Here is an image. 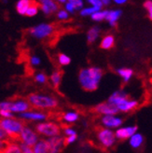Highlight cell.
<instances>
[{
  "label": "cell",
  "mask_w": 152,
  "mask_h": 153,
  "mask_svg": "<svg viewBox=\"0 0 152 153\" xmlns=\"http://www.w3.org/2000/svg\"><path fill=\"white\" fill-rule=\"evenodd\" d=\"M86 1L92 6V7H97L98 10H102L103 9V4L101 3L100 0H86Z\"/></svg>",
  "instance_id": "obj_37"
},
{
  "label": "cell",
  "mask_w": 152,
  "mask_h": 153,
  "mask_svg": "<svg viewBox=\"0 0 152 153\" xmlns=\"http://www.w3.org/2000/svg\"><path fill=\"white\" fill-rule=\"evenodd\" d=\"M100 31H101V29L99 26L90 27L89 29V31L87 32V41L90 44L94 43L100 36Z\"/></svg>",
  "instance_id": "obj_18"
},
{
  "label": "cell",
  "mask_w": 152,
  "mask_h": 153,
  "mask_svg": "<svg viewBox=\"0 0 152 153\" xmlns=\"http://www.w3.org/2000/svg\"><path fill=\"white\" fill-rule=\"evenodd\" d=\"M9 140V138H7V134L4 132V130L0 127V140Z\"/></svg>",
  "instance_id": "obj_42"
},
{
  "label": "cell",
  "mask_w": 152,
  "mask_h": 153,
  "mask_svg": "<svg viewBox=\"0 0 152 153\" xmlns=\"http://www.w3.org/2000/svg\"><path fill=\"white\" fill-rule=\"evenodd\" d=\"M2 2H3L4 4H7V0H2Z\"/></svg>",
  "instance_id": "obj_46"
},
{
  "label": "cell",
  "mask_w": 152,
  "mask_h": 153,
  "mask_svg": "<svg viewBox=\"0 0 152 153\" xmlns=\"http://www.w3.org/2000/svg\"><path fill=\"white\" fill-rule=\"evenodd\" d=\"M20 118L24 120L32 121H43L47 120L48 115L41 110H26L24 112L20 113Z\"/></svg>",
  "instance_id": "obj_8"
},
{
  "label": "cell",
  "mask_w": 152,
  "mask_h": 153,
  "mask_svg": "<svg viewBox=\"0 0 152 153\" xmlns=\"http://www.w3.org/2000/svg\"><path fill=\"white\" fill-rule=\"evenodd\" d=\"M126 98H128V94L125 93V91L122 90H118L116 91H114V93L109 96L108 102L114 105H117L119 103H120L121 101L124 100Z\"/></svg>",
  "instance_id": "obj_17"
},
{
  "label": "cell",
  "mask_w": 152,
  "mask_h": 153,
  "mask_svg": "<svg viewBox=\"0 0 152 153\" xmlns=\"http://www.w3.org/2000/svg\"><path fill=\"white\" fill-rule=\"evenodd\" d=\"M137 131V126H128V127H122L119 128L115 132L116 138L120 140H125L130 137Z\"/></svg>",
  "instance_id": "obj_14"
},
{
  "label": "cell",
  "mask_w": 152,
  "mask_h": 153,
  "mask_svg": "<svg viewBox=\"0 0 152 153\" xmlns=\"http://www.w3.org/2000/svg\"><path fill=\"white\" fill-rule=\"evenodd\" d=\"M34 79L37 84H45V83H47L48 76H46V74H44L42 72H37L35 74Z\"/></svg>",
  "instance_id": "obj_31"
},
{
  "label": "cell",
  "mask_w": 152,
  "mask_h": 153,
  "mask_svg": "<svg viewBox=\"0 0 152 153\" xmlns=\"http://www.w3.org/2000/svg\"><path fill=\"white\" fill-rule=\"evenodd\" d=\"M79 119V114L76 111H68L63 115V120L66 123H74Z\"/></svg>",
  "instance_id": "obj_24"
},
{
  "label": "cell",
  "mask_w": 152,
  "mask_h": 153,
  "mask_svg": "<svg viewBox=\"0 0 152 153\" xmlns=\"http://www.w3.org/2000/svg\"><path fill=\"white\" fill-rule=\"evenodd\" d=\"M65 10L69 13V14H74L76 11H77V10L75 9V7L70 3V2H68V1H66L65 4Z\"/></svg>",
  "instance_id": "obj_38"
},
{
  "label": "cell",
  "mask_w": 152,
  "mask_h": 153,
  "mask_svg": "<svg viewBox=\"0 0 152 153\" xmlns=\"http://www.w3.org/2000/svg\"><path fill=\"white\" fill-rule=\"evenodd\" d=\"M144 142V137L142 134L134 133L131 137H130V144L133 149H138L141 147V145Z\"/></svg>",
  "instance_id": "obj_25"
},
{
  "label": "cell",
  "mask_w": 152,
  "mask_h": 153,
  "mask_svg": "<svg viewBox=\"0 0 152 153\" xmlns=\"http://www.w3.org/2000/svg\"><path fill=\"white\" fill-rule=\"evenodd\" d=\"M96 10H98L97 7L90 6V7H82V9L79 10V14L82 17H88V16H90L93 13H94Z\"/></svg>",
  "instance_id": "obj_29"
},
{
  "label": "cell",
  "mask_w": 152,
  "mask_h": 153,
  "mask_svg": "<svg viewBox=\"0 0 152 153\" xmlns=\"http://www.w3.org/2000/svg\"><path fill=\"white\" fill-rule=\"evenodd\" d=\"M68 2H70L77 10H80L82 7H84V1L83 0H67Z\"/></svg>",
  "instance_id": "obj_33"
},
{
  "label": "cell",
  "mask_w": 152,
  "mask_h": 153,
  "mask_svg": "<svg viewBox=\"0 0 152 153\" xmlns=\"http://www.w3.org/2000/svg\"><path fill=\"white\" fill-rule=\"evenodd\" d=\"M98 140L105 148L112 147L116 141L115 133L109 128H100L97 133Z\"/></svg>",
  "instance_id": "obj_7"
},
{
  "label": "cell",
  "mask_w": 152,
  "mask_h": 153,
  "mask_svg": "<svg viewBox=\"0 0 152 153\" xmlns=\"http://www.w3.org/2000/svg\"><path fill=\"white\" fill-rule=\"evenodd\" d=\"M37 1H39V10L47 16L59 10V4H57L54 0H37Z\"/></svg>",
  "instance_id": "obj_11"
},
{
  "label": "cell",
  "mask_w": 152,
  "mask_h": 153,
  "mask_svg": "<svg viewBox=\"0 0 152 153\" xmlns=\"http://www.w3.org/2000/svg\"><path fill=\"white\" fill-rule=\"evenodd\" d=\"M34 153H49V146L47 140H39L32 147Z\"/></svg>",
  "instance_id": "obj_19"
},
{
  "label": "cell",
  "mask_w": 152,
  "mask_h": 153,
  "mask_svg": "<svg viewBox=\"0 0 152 153\" xmlns=\"http://www.w3.org/2000/svg\"><path fill=\"white\" fill-rule=\"evenodd\" d=\"M100 1L103 4V6H105V7L109 6L112 3V0H100Z\"/></svg>",
  "instance_id": "obj_44"
},
{
  "label": "cell",
  "mask_w": 152,
  "mask_h": 153,
  "mask_svg": "<svg viewBox=\"0 0 152 153\" xmlns=\"http://www.w3.org/2000/svg\"><path fill=\"white\" fill-rule=\"evenodd\" d=\"M76 140H77V134L68 135L66 138L64 139V144H65V146H66V145H69V144L74 143Z\"/></svg>",
  "instance_id": "obj_40"
},
{
  "label": "cell",
  "mask_w": 152,
  "mask_h": 153,
  "mask_svg": "<svg viewBox=\"0 0 152 153\" xmlns=\"http://www.w3.org/2000/svg\"><path fill=\"white\" fill-rule=\"evenodd\" d=\"M112 1L117 5H124L125 3H127L128 0H112Z\"/></svg>",
  "instance_id": "obj_43"
},
{
  "label": "cell",
  "mask_w": 152,
  "mask_h": 153,
  "mask_svg": "<svg viewBox=\"0 0 152 153\" xmlns=\"http://www.w3.org/2000/svg\"><path fill=\"white\" fill-rule=\"evenodd\" d=\"M106 12H108V10H96L94 13H93L92 15H90V18H92V20L94 22H102L105 19Z\"/></svg>",
  "instance_id": "obj_27"
},
{
  "label": "cell",
  "mask_w": 152,
  "mask_h": 153,
  "mask_svg": "<svg viewBox=\"0 0 152 153\" xmlns=\"http://www.w3.org/2000/svg\"><path fill=\"white\" fill-rule=\"evenodd\" d=\"M9 110H10L12 113H22L24 112L28 109H30L31 105L28 103L27 100L24 99H17L14 101H9Z\"/></svg>",
  "instance_id": "obj_10"
},
{
  "label": "cell",
  "mask_w": 152,
  "mask_h": 153,
  "mask_svg": "<svg viewBox=\"0 0 152 153\" xmlns=\"http://www.w3.org/2000/svg\"><path fill=\"white\" fill-rule=\"evenodd\" d=\"M94 111L101 115H117L119 111L118 110L117 106L108 102L101 103L97 105L94 108Z\"/></svg>",
  "instance_id": "obj_12"
},
{
  "label": "cell",
  "mask_w": 152,
  "mask_h": 153,
  "mask_svg": "<svg viewBox=\"0 0 152 153\" xmlns=\"http://www.w3.org/2000/svg\"><path fill=\"white\" fill-rule=\"evenodd\" d=\"M57 18L60 21H66L69 19V13H68L65 9L63 10H58L57 11Z\"/></svg>",
  "instance_id": "obj_32"
},
{
  "label": "cell",
  "mask_w": 152,
  "mask_h": 153,
  "mask_svg": "<svg viewBox=\"0 0 152 153\" xmlns=\"http://www.w3.org/2000/svg\"><path fill=\"white\" fill-rule=\"evenodd\" d=\"M2 153H22L18 141H9Z\"/></svg>",
  "instance_id": "obj_23"
},
{
  "label": "cell",
  "mask_w": 152,
  "mask_h": 153,
  "mask_svg": "<svg viewBox=\"0 0 152 153\" xmlns=\"http://www.w3.org/2000/svg\"><path fill=\"white\" fill-rule=\"evenodd\" d=\"M0 116L2 118H13L14 115L10 110L7 109H0Z\"/></svg>",
  "instance_id": "obj_39"
},
{
  "label": "cell",
  "mask_w": 152,
  "mask_h": 153,
  "mask_svg": "<svg viewBox=\"0 0 152 153\" xmlns=\"http://www.w3.org/2000/svg\"><path fill=\"white\" fill-rule=\"evenodd\" d=\"M24 122L14 118H3L0 120V127L7 134V138L10 141H19L20 133L24 127Z\"/></svg>",
  "instance_id": "obj_3"
},
{
  "label": "cell",
  "mask_w": 152,
  "mask_h": 153,
  "mask_svg": "<svg viewBox=\"0 0 152 153\" xmlns=\"http://www.w3.org/2000/svg\"><path fill=\"white\" fill-rule=\"evenodd\" d=\"M33 0H18L16 4V10L20 15H25L27 9L32 5Z\"/></svg>",
  "instance_id": "obj_20"
},
{
  "label": "cell",
  "mask_w": 152,
  "mask_h": 153,
  "mask_svg": "<svg viewBox=\"0 0 152 153\" xmlns=\"http://www.w3.org/2000/svg\"><path fill=\"white\" fill-rule=\"evenodd\" d=\"M102 124L105 128H119L122 124V120L120 118L117 117L116 115H104L101 119Z\"/></svg>",
  "instance_id": "obj_13"
},
{
  "label": "cell",
  "mask_w": 152,
  "mask_h": 153,
  "mask_svg": "<svg viewBox=\"0 0 152 153\" xmlns=\"http://www.w3.org/2000/svg\"><path fill=\"white\" fill-rule=\"evenodd\" d=\"M19 141L24 143L26 146L32 148L34 145L39 141V136H37L36 133L33 129L24 125V127L22 128V131L20 133Z\"/></svg>",
  "instance_id": "obj_6"
},
{
  "label": "cell",
  "mask_w": 152,
  "mask_h": 153,
  "mask_svg": "<svg viewBox=\"0 0 152 153\" xmlns=\"http://www.w3.org/2000/svg\"><path fill=\"white\" fill-rule=\"evenodd\" d=\"M121 14H122V11H121L120 10H108L105 20H106V22H108V25L110 26H114V25H116L117 22L119 20Z\"/></svg>",
  "instance_id": "obj_16"
},
{
  "label": "cell",
  "mask_w": 152,
  "mask_h": 153,
  "mask_svg": "<svg viewBox=\"0 0 152 153\" xmlns=\"http://www.w3.org/2000/svg\"><path fill=\"white\" fill-rule=\"evenodd\" d=\"M138 105V102L135 100H131V99H124L120 103H119L116 106L119 111L121 112H129L132 111L134 108H136V106Z\"/></svg>",
  "instance_id": "obj_15"
},
{
  "label": "cell",
  "mask_w": 152,
  "mask_h": 153,
  "mask_svg": "<svg viewBox=\"0 0 152 153\" xmlns=\"http://www.w3.org/2000/svg\"><path fill=\"white\" fill-rule=\"evenodd\" d=\"M57 61L60 65H63V66H65V65H70L71 63V58L65 54V53H60V54L58 55L57 57Z\"/></svg>",
  "instance_id": "obj_30"
},
{
  "label": "cell",
  "mask_w": 152,
  "mask_h": 153,
  "mask_svg": "<svg viewBox=\"0 0 152 153\" xmlns=\"http://www.w3.org/2000/svg\"><path fill=\"white\" fill-rule=\"evenodd\" d=\"M64 137L59 135L50 136L47 140L49 146V153H60L62 149L64 148Z\"/></svg>",
  "instance_id": "obj_9"
},
{
  "label": "cell",
  "mask_w": 152,
  "mask_h": 153,
  "mask_svg": "<svg viewBox=\"0 0 152 153\" xmlns=\"http://www.w3.org/2000/svg\"><path fill=\"white\" fill-rule=\"evenodd\" d=\"M115 45V37L112 35H106L105 36L103 37V39L101 40L100 47L103 50H109L113 48V46Z\"/></svg>",
  "instance_id": "obj_22"
},
{
  "label": "cell",
  "mask_w": 152,
  "mask_h": 153,
  "mask_svg": "<svg viewBox=\"0 0 152 153\" xmlns=\"http://www.w3.org/2000/svg\"><path fill=\"white\" fill-rule=\"evenodd\" d=\"M36 130L39 134L49 136V137L59 135L61 133L60 126L56 124L55 122H52V121L40 122V123H39L36 126Z\"/></svg>",
  "instance_id": "obj_5"
},
{
  "label": "cell",
  "mask_w": 152,
  "mask_h": 153,
  "mask_svg": "<svg viewBox=\"0 0 152 153\" xmlns=\"http://www.w3.org/2000/svg\"><path fill=\"white\" fill-rule=\"evenodd\" d=\"M103 78V70L99 67L92 66L83 68L79 71V81L83 90L87 91H94L99 87Z\"/></svg>",
  "instance_id": "obj_1"
},
{
  "label": "cell",
  "mask_w": 152,
  "mask_h": 153,
  "mask_svg": "<svg viewBox=\"0 0 152 153\" xmlns=\"http://www.w3.org/2000/svg\"><path fill=\"white\" fill-rule=\"evenodd\" d=\"M50 83L53 87H59V85L61 84V81H62V72L59 70H55L53 71L50 76Z\"/></svg>",
  "instance_id": "obj_26"
},
{
  "label": "cell",
  "mask_w": 152,
  "mask_h": 153,
  "mask_svg": "<svg viewBox=\"0 0 152 153\" xmlns=\"http://www.w3.org/2000/svg\"><path fill=\"white\" fill-rule=\"evenodd\" d=\"M27 101L34 108L45 110L53 109L58 106V100L51 95L44 94H31L27 97Z\"/></svg>",
  "instance_id": "obj_2"
},
{
  "label": "cell",
  "mask_w": 152,
  "mask_h": 153,
  "mask_svg": "<svg viewBox=\"0 0 152 153\" xmlns=\"http://www.w3.org/2000/svg\"><path fill=\"white\" fill-rule=\"evenodd\" d=\"M18 143H19V146L21 148L22 153H34L31 147H28V146H26V145H24V143H22L20 141H18Z\"/></svg>",
  "instance_id": "obj_36"
},
{
  "label": "cell",
  "mask_w": 152,
  "mask_h": 153,
  "mask_svg": "<svg viewBox=\"0 0 152 153\" xmlns=\"http://www.w3.org/2000/svg\"><path fill=\"white\" fill-rule=\"evenodd\" d=\"M39 4L33 2L32 5L27 9V10L25 12V15H26V16H28V17H35L36 15L39 13Z\"/></svg>",
  "instance_id": "obj_28"
},
{
  "label": "cell",
  "mask_w": 152,
  "mask_h": 153,
  "mask_svg": "<svg viewBox=\"0 0 152 153\" xmlns=\"http://www.w3.org/2000/svg\"><path fill=\"white\" fill-rule=\"evenodd\" d=\"M117 73L120 76L124 82H129L131 80V79L133 76V71L131 68H127V67H122V68H119L117 70Z\"/></svg>",
  "instance_id": "obj_21"
},
{
  "label": "cell",
  "mask_w": 152,
  "mask_h": 153,
  "mask_svg": "<svg viewBox=\"0 0 152 153\" xmlns=\"http://www.w3.org/2000/svg\"><path fill=\"white\" fill-rule=\"evenodd\" d=\"M144 7L147 10L148 17L151 20L152 19V1L151 0H146L145 3H144Z\"/></svg>",
  "instance_id": "obj_34"
},
{
  "label": "cell",
  "mask_w": 152,
  "mask_h": 153,
  "mask_svg": "<svg viewBox=\"0 0 152 153\" xmlns=\"http://www.w3.org/2000/svg\"><path fill=\"white\" fill-rule=\"evenodd\" d=\"M54 1L57 3V4H65L67 0H54Z\"/></svg>",
  "instance_id": "obj_45"
},
{
  "label": "cell",
  "mask_w": 152,
  "mask_h": 153,
  "mask_svg": "<svg viewBox=\"0 0 152 153\" xmlns=\"http://www.w3.org/2000/svg\"><path fill=\"white\" fill-rule=\"evenodd\" d=\"M53 33H54V26L48 22H41L29 29V34L36 39H45L50 37Z\"/></svg>",
  "instance_id": "obj_4"
},
{
  "label": "cell",
  "mask_w": 152,
  "mask_h": 153,
  "mask_svg": "<svg viewBox=\"0 0 152 153\" xmlns=\"http://www.w3.org/2000/svg\"><path fill=\"white\" fill-rule=\"evenodd\" d=\"M29 63L30 65H31L32 66H39L40 64H41V59L40 57L36 56V55H33L30 57L29 59Z\"/></svg>",
  "instance_id": "obj_35"
},
{
  "label": "cell",
  "mask_w": 152,
  "mask_h": 153,
  "mask_svg": "<svg viewBox=\"0 0 152 153\" xmlns=\"http://www.w3.org/2000/svg\"><path fill=\"white\" fill-rule=\"evenodd\" d=\"M65 134L68 136V135H73V134H77V132L75 131L74 129H72L71 127H65L64 130Z\"/></svg>",
  "instance_id": "obj_41"
}]
</instances>
